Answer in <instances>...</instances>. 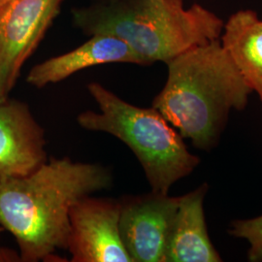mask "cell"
Listing matches in <instances>:
<instances>
[{
  "label": "cell",
  "instance_id": "obj_1",
  "mask_svg": "<svg viewBox=\"0 0 262 262\" xmlns=\"http://www.w3.org/2000/svg\"><path fill=\"white\" fill-rule=\"evenodd\" d=\"M111 170L69 158L48 159L26 177L0 181V226L15 237L20 260L37 262L66 250L76 202L113 185Z\"/></svg>",
  "mask_w": 262,
  "mask_h": 262
},
{
  "label": "cell",
  "instance_id": "obj_2",
  "mask_svg": "<svg viewBox=\"0 0 262 262\" xmlns=\"http://www.w3.org/2000/svg\"><path fill=\"white\" fill-rule=\"evenodd\" d=\"M168 75L154 99L158 110L200 150L214 148L232 110L253 93L220 39L191 48L166 63Z\"/></svg>",
  "mask_w": 262,
  "mask_h": 262
},
{
  "label": "cell",
  "instance_id": "obj_3",
  "mask_svg": "<svg viewBox=\"0 0 262 262\" xmlns=\"http://www.w3.org/2000/svg\"><path fill=\"white\" fill-rule=\"evenodd\" d=\"M73 23L85 34H106L125 42L141 66L169 60L191 48L220 39L225 23L200 4L184 0H100L73 10Z\"/></svg>",
  "mask_w": 262,
  "mask_h": 262
},
{
  "label": "cell",
  "instance_id": "obj_4",
  "mask_svg": "<svg viewBox=\"0 0 262 262\" xmlns=\"http://www.w3.org/2000/svg\"><path fill=\"white\" fill-rule=\"evenodd\" d=\"M99 111L77 117L86 130L104 132L124 143L139 160L151 191L167 194L171 187L190 175L200 163L184 138L155 108H140L124 101L99 83L88 84Z\"/></svg>",
  "mask_w": 262,
  "mask_h": 262
},
{
  "label": "cell",
  "instance_id": "obj_5",
  "mask_svg": "<svg viewBox=\"0 0 262 262\" xmlns=\"http://www.w3.org/2000/svg\"><path fill=\"white\" fill-rule=\"evenodd\" d=\"M64 0H0V102L37 49Z\"/></svg>",
  "mask_w": 262,
  "mask_h": 262
},
{
  "label": "cell",
  "instance_id": "obj_6",
  "mask_svg": "<svg viewBox=\"0 0 262 262\" xmlns=\"http://www.w3.org/2000/svg\"><path fill=\"white\" fill-rule=\"evenodd\" d=\"M120 199H79L70 209L66 250L72 262H133L120 232Z\"/></svg>",
  "mask_w": 262,
  "mask_h": 262
},
{
  "label": "cell",
  "instance_id": "obj_7",
  "mask_svg": "<svg viewBox=\"0 0 262 262\" xmlns=\"http://www.w3.org/2000/svg\"><path fill=\"white\" fill-rule=\"evenodd\" d=\"M120 232L133 262H166L180 196L150 191L120 199Z\"/></svg>",
  "mask_w": 262,
  "mask_h": 262
},
{
  "label": "cell",
  "instance_id": "obj_8",
  "mask_svg": "<svg viewBox=\"0 0 262 262\" xmlns=\"http://www.w3.org/2000/svg\"><path fill=\"white\" fill-rule=\"evenodd\" d=\"M47 160L45 130L28 104L0 102V181L26 177Z\"/></svg>",
  "mask_w": 262,
  "mask_h": 262
},
{
  "label": "cell",
  "instance_id": "obj_9",
  "mask_svg": "<svg viewBox=\"0 0 262 262\" xmlns=\"http://www.w3.org/2000/svg\"><path fill=\"white\" fill-rule=\"evenodd\" d=\"M120 62L141 66L140 59L125 42L111 35L95 34L80 47L33 66L27 82L42 89L59 83L85 68Z\"/></svg>",
  "mask_w": 262,
  "mask_h": 262
},
{
  "label": "cell",
  "instance_id": "obj_10",
  "mask_svg": "<svg viewBox=\"0 0 262 262\" xmlns=\"http://www.w3.org/2000/svg\"><path fill=\"white\" fill-rule=\"evenodd\" d=\"M208 185L180 196L171 227L166 262H220L221 255L209 237L204 215Z\"/></svg>",
  "mask_w": 262,
  "mask_h": 262
},
{
  "label": "cell",
  "instance_id": "obj_11",
  "mask_svg": "<svg viewBox=\"0 0 262 262\" xmlns=\"http://www.w3.org/2000/svg\"><path fill=\"white\" fill-rule=\"evenodd\" d=\"M221 42L262 104V19L253 10L237 11L225 23Z\"/></svg>",
  "mask_w": 262,
  "mask_h": 262
},
{
  "label": "cell",
  "instance_id": "obj_12",
  "mask_svg": "<svg viewBox=\"0 0 262 262\" xmlns=\"http://www.w3.org/2000/svg\"><path fill=\"white\" fill-rule=\"evenodd\" d=\"M229 234L249 242V261H262V215L249 220L233 221L230 225Z\"/></svg>",
  "mask_w": 262,
  "mask_h": 262
},
{
  "label": "cell",
  "instance_id": "obj_13",
  "mask_svg": "<svg viewBox=\"0 0 262 262\" xmlns=\"http://www.w3.org/2000/svg\"><path fill=\"white\" fill-rule=\"evenodd\" d=\"M5 229L0 226V236L1 233L4 231ZM20 260V255L19 253L15 252L14 250H11L8 248H3L0 247V262H19Z\"/></svg>",
  "mask_w": 262,
  "mask_h": 262
}]
</instances>
